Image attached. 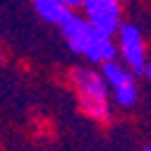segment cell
<instances>
[{
	"mask_svg": "<svg viewBox=\"0 0 151 151\" xmlns=\"http://www.w3.org/2000/svg\"><path fill=\"white\" fill-rule=\"evenodd\" d=\"M82 55L93 63V65H103V63H110L118 58V48H115V41H113V36L99 31L91 27V34H89V41L82 50Z\"/></svg>",
	"mask_w": 151,
	"mask_h": 151,
	"instance_id": "cell-4",
	"label": "cell"
},
{
	"mask_svg": "<svg viewBox=\"0 0 151 151\" xmlns=\"http://www.w3.org/2000/svg\"><path fill=\"white\" fill-rule=\"evenodd\" d=\"M60 31H63V39L70 46V50L82 55V50H84V46L89 41V34H91V24L84 19V17L70 12V17L60 24Z\"/></svg>",
	"mask_w": 151,
	"mask_h": 151,
	"instance_id": "cell-5",
	"label": "cell"
},
{
	"mask_svg": "<svg viewBox=\"0 0 151 151\" xmlns=\"http://www.w3.org/2000/svg\"><path fill=\"white\" fill-rule=\"evenodd\" d=\"M0 60H3V53H0Z\"/></svg>",
	"mask_w": 151,
	"mask_h": 151,
	"instance_id": "cell-12",
	"label": "cell"
},
{
	"mask_svg": "<svg viewBox=\"0 0 151 151\" xmlns=\"http://www.w3.org/2000/svg\"><path fill=\"white\" fill-rule=\"evenodd\" d=\"M31 5H34L36 14H39L43 22L55 24V27H60L67 17H70V12H74V10L65 7L60 0H31Z\"/></svg>",
	"mask_w": 151,
	"mask_h": 151,
	"instance_id": "cell-6",
	"label": "cell"
},
{
	"mask_svg": "<svg viewBox=\"0 0 151 151\" xmlns=\"http://www.w3.org/2000/svg\"><path fill=\"white\" fill-rule=\"evenodd\" d=\"M113 91V101H115L120 108H132L137 103V96H139V91H137V82H127L118 89H110Z\"/></svg>",
	"mask_w": 151,
	"mask_h": 151,
	"instance_id": "cell-8",
	"label": "cell"
},
{
	"mask_svg": "<svg viewBox=\"0 0 151 151\" xmlns=\"http://www.w3.org/2000/svg\"><path fill=\"white\" fill-rule=\"evenodd\" d=\"M142 151H151V146H144V149H142Z\"/></svg>",
	"mask_w": 151,
	"mask_h": 151,
	"instance_id": "cell-11",
	"label": "cell"
},
{
	"mask_svg": "<svg viewBox=\"0 0 151 151\" xmlns=\"http://www.w3.org/2000/svg\"><path fill=\"white\" fill-rule=\"evenodd\" d=\"M60 3H63L65 7H70V10H77V7H82L84 0H60Z\"/></svg>",
	"mask_w": 151,
	"mask_h": 151,
	"instance_id": "cell-9",
	"label": "cell"
},
{
	"mask_svg": "<svg viewBox=\"0 0 151 151\" xmlns=\"http://www.w3.org/2000/svg\"><path fill=\"white\" fill-rule=\"evenodd\" d=\"M142 74H146V79L151 82V55H146V63H144V70H142Z\"/></svg>",
	"mask_w": 151,
	"mask_h": 151,
	"instance_id": "cell-10",
	"label": "cell"
},
{
	"mask_svg": "<svg viewBox=\"0 0 151 151\" xmlns=\"http://www.w3.org/2000/svg\"><path fill=\"white\" fill-rule=\"evenodd\" d=\"M115 36H118L115 48L122 55V65L127 70H132L134 74H139L144 70V63H146V46H144V36H142L139 27L129 24V22H122L118 27Z\"/></svg>",
	"mask_w": 151,
	"mask_h": 151,
	"instance_id": "cell-2",
	"label": "cell"
},
{
	"mask_svg": "<svg viewBox=\"0 0 151 151\" xmlns=\"http://www.w3.org/2000/svg\"><path fill=\"white\" fill-rule=\"evenodd\" d=\"M70 79H72L74 93H77L79 108L91 120L106 122L110 118V91L101 77V72L93 67H74L70 72Z\"/></svg>",
	"mask_w": 151,
	"mask_h": 151,
	"instance_id": "cell-1",
	"label": "cell"
},
{
	"mask_svg": "<svg viewBox=\"0 0 151 151\" xmlns=\"http://www.w3.org/2000/svg\"><path fill=\"white\" fill-rule=\"evenodd\" d=\"M84 19L108 36H113L118 31V27L122 24V7L120 0H84Z\"/></svg>",
	"mask_w": 151,
	"mask_h": 151,
	"instance_id": "cell-3",
	"label": "cell"
},
{
	"mask_svg": "<svg viewBox=\"0 0 151 151\" xmlns=\"http://www.w3.org/2000/svg\"><path fill=\"white\" fill-rule=\"evenodd\" d=\"M101 77H103V82L108 84V91H110V89H118V86H122L127 82H134V72L127 70L118 60H110V63L101 65Z\"/></svg>",
	"mask_w": 151,
	"mask_h": 151,
	"instance_id": "cell-7",
	"label": "cell"
}]
</instances>
